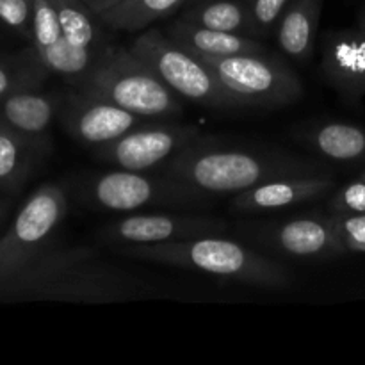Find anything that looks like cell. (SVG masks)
<instances>
[{
	"instance_id": "obj_1",
	"label": "cell",
	"mask_w": 365,
	"mask_h": 365,
	"mask_svg": "<svg viewBox=\"0 0 365 365\" xmlns=\"http://www.w3.org/2000/svg\"><path fill=\"white\" fill-rule=\"evenodd\" d=\"M134 277L100 262L88 246L43 252L24 269L0 284L4 299H41L64 303H118L138 298Z\"/></svg>"
},
{
	"instance_id": "obj_2",
	"label": "cell",
	"mask_w": 365,
	"mask_h": 365,
	"mask_svg": "<svg viewBox=\"0 0 365 365\" xmlns=\"http://www.w3.org/2000/svg\"><path fill=\"white\" fill-rule=\"evenodd\" d=\"M159 173L187 184L207 196L237 195L287 175L324 173L314 160L277 150L217 146L205 138L175 157Z\"/></svg>"
},
{
	"instance_id": "obj_3",
	"label": "cell",
	"mask_w": 365,
	"mask_h": 365,
	"mask_svg": "<svg viewBox=\"0 0 365 365\" xmlns=\"http://www.w3.org/2000/svg\"><path fill=\"white\" fill-rule=\"evenodd\" d=\"M116 252L132 259L200 271L252 287L285 289L294 284V274L287 267L223 235H203L163 245H125L118 246Z\"/></svg>"
},
{
	"instance_id": "obj_4",
	"label": "cell",
	"mask_w": 365,
	"mask_h": 365,
	"mask_svg": "<svg viewBox=\"0 0 365 365\" xmlns=\"http://www.w3.org/2000/svg\"><path fill=\"white\" fill-rule=\"evenodd\" d=\"M78 86L98 93L143 120L182 114L178 96L130 48L103 50Z\"/></svg>"
},
{
	"instance_id": "obj_5",
	"label": "cell",
	"mask_w": 365,
	"mask_h": 365,
	"mask_svg": "<svg viewBox=\"0 0 365 365\" xmlns=\"http://www.w3.org/2000/svg\"><path fill=\"white\" fill-rule=\"evenodd\" d=\"M130 50L180 98L217 110L246 109L221 86L202 57L185 50L164 32L157 29L141 32Z\"/></svg>"
},
{
	"instance_id": "obj_6",
	"label": "cell",
	"mask_w": 365,
	"mask_h": 365,
	"mask_svg": "<svg viewBox=\"0 0 365 365\" xmlns=\"http://www.w3.org/2000/svg\"><path fill=\"white\" fill-rule=\"evenodd\" d=\"M81 196L98 210L127 214L146 209H196L209 198L159 171L118 168L86 178Z\"/></svg>"
},
{
	"instance_id": "obj_7",
	"label": "cell",
	"mask_w": 365,
	"mask_h": 365,
	"mask_svg": "<svg viewBox=\"0 0 365 365\" xmlns=\"http://www.w3.org/2000/svg\"><path fill=\"white\" fill-rule=\"evenodd\" d=\"M202 59L221 86L246 109L289 106L303 95V84L294 70L269 52Z\"/></svg>"
},
{
	"instance_id": "obj_8",
	"label": "cell",
	"mask_w": 365,
	"mask_h": 365,
	"mask_svg": "<svg viewBox=\"0 0 365 365\" xmlns=\"http://www.w3.org/2000/svg\"><path fill=\"white\" fill-rule=\"evenodd\" d=\"M68 212V196L61 184H43L36 189L11 227L0 237V284L41 255L53 232Z\"/></svg>"
},
{
	"instance_id": "obj_9",
	"label": "cell",
	"mask_w": 365,
	"mask_h": 365,
	"mask_svg": "<svg viewBox=\"0 0 365 365\" xmlns=\"http://www.w3.org/2000/svg\"><path fill=\"white\" fill-rule=\"evenodd\" d=\"M202 139L205 135L195 125H141L95 148V155L118 170L160 171Z\"/></svg>"
},
{
	"instance_id": "obj_10",
	"label": "cell",
	"mask_w": 365,
	"mask_h": 365,
	"mask_svg": "<svg viewBox=\"0 0 365 365\" xmlns=\"http://www.w3.org/2000/svg\"><path fill=\"white\" fill-rule=\"evenodd\" d=\"M57 120L70 138L93 150L145 125L143 118L82 86L61 95Z\"/></svg>"
},
{
	"instance_id": "obj_11",
	"label": "cell",
	"mask_w": 365,
	"mask_h": 365,
	"mask_svg": "<svg viewBox=\"0 0 365 365\" xmlns=\"http://www.w3.org/2000/svg\"><path fill=\"white\" fill-rule=\"evenodd\" d=\"M228 225L223 220L198 214L138 212L116 220L102 228L98 239L106 245H163L203 235H223Z\"/></svg>"
},
{
	"instance_id": "obj_12",
	"label": "cell",
	"mask_w": 365,
	"mask_h": 365,
	"mask_svg": "<svg viewBox=\"0 0 365 365\" xmlns=\"http://www.w3.org/2000/svg\"><path fill=\"white\" fill-rule=\"evenodd\" d=\"M257 239L267 248L292 259L328 260L344 255L330 216H302L262 225L255 230Z\"/></svg>"
},
{
	"instance_id": "obj_13",
	"label": "cell",
	"mask_w": 365,
	"mask_h": 365,
	"mask_svg": "<svg viewBox=\"0 0 365 365\" xmlns=\"http://www.w3.org/2000/svg\"><path fill=\"white\" fill-rule=\"evenodd\" d=\"M32 46L50 75L81 84L91 71L96 56L71 45L63 34L59 14L52 0H34Z\"/></svg>"
},
{
	"instance_id": "obj_14",
	"label": "cell",
	"mask_w": 365,
	"mask_h": 365,
	"mask_svg": "<svg viewBox=\"0 0 365 365\" xmlns=\"http://www.w3.org/2000/svg\"><path fill=\"white\" fill-rule=\"evenodd\" d=\"M335 180L324 173L312 175H287V177L271 178L262 184L237 192L232 200L235 212L257 214L269 210L287 209L299 203L316 202L331 195Z\"/></svg>"
},
{
	"instance_id": "obj_15",
	"label": "cell",
	"mask_w": 365,
	"mask_h": 365,
	"mask_svg": "<svg viewBox=\"0 0 365 365\" xmlns=\"http://www.w3.org/2000/svg\"><path fill=\"white\" fill-rule=\"evenodd\" d=\"M321 70L328 84L348 102L365 96V31L346 29L324 36Z\"/></svg>"
},
{
	"instance_id": "obj_16",
	"label": "cell",
	"mask_w": 365,
	"mask_h": 365,
	"mask_svg": "<svg viewBox=\"0 0 365 365\" xmlns=\"http://www.w3.org/2000/svg\"><path fill=\"white\" fill-rule=\"evenodd\" d=\"M61 95L41 89H27L0 102V123L48 153L52 148L50 127L59 116Z\"/></svg>"
},
{
	"instance_id": "obj_17",
	"label": "cell",
	"mask_w": 365,
	"mask_h": 365,
	"mask_svg": "<svg viewBox=\"0 0 365 365\" xmlns=\"http://www.w3.org/2000/svg\"><path fill=\"white\" fill-rule=\"evenodd\" d=\"M299 143L334 163L365 160V128L346 121H321L298 130Z\"/></svg>"
},
{
	"instance_id": "obj_18",
	"label": "cell",
	"mask_w": 365,
	"mask_h": 365,
	"mask_svg": "<svg viewBox=\"0 0 365 365\" xmlns=\"http://www.w3.org/2000/svg\"><path fill=\"white\" fill-rule=\"evenodd\" d=\"M168 36L200 57H228L242 53H266L267 48L255 36L239 32L214 31L191 21L178 20L168 31Z\"/></svg>"
},
{
	"instance_id": "obj_19",
	"label": "cell",
	"mask_w": 365,
	"mask_h": 365,
	"mask_svg": "<svg viewBox=\"0 0 365 365\" xmlns=\"http://www.w3.org/2000/svg\"><path fill=\"white\" fill-rule=\"evenodd\" d=\"M323 0H289L277 24V41L282 52L291 59H310L316 48Z\"/></svg>"
},
{
	"instance_id": "obj_20",
	"label": "cell",
	"mask_w": 365,
	"mask_h": 365,
	"mask_svg": "<svg viewBox=\"0 0 365 365\" xmlns=\"http://www.w3.org/2000/svg\"><path fill=\"white\" fill-rule=\"evenodd\" d=\"M45 152L0 123V192L20 191Z\"/></svg>"
},
{
	"instance_id": "obj_21",
	"label": "cell",
	"mask_w": 365,
	"mask_h": 365,
	"mask_svg": "<svg viewBox=\"0 0 365 365\" xmlns=\"http://www.w3.org/2000/svg\"><path fill=\"white\" fill-rule=\"evenodd\" d=\"M180 20L214 29V31L257 36L250 4L239 2V0H209L189 9Z\"/></svg>"
},
{
	"instance_id": "obj_22",
	"label": "cell",
	"mask_w": 365,
	"mask_h": 365,
	"mask_svg": "<svg viewBox=\"0 0 365 365\" xmlns=\"http://www.w3.org/2000/svg\"><path fill=\"white\" fill-rule=\"evenodd\" d=\"M184 2L185 0H121L100 13L98 20L116 31H141L177 11Z\"/></svg>"
},
{
	"instance_id": "obj_23",
	"label": "cell",
	"mask_w": 365,
	"mask_h": 365,
	"mask_svg": "<svg viewBox=\"0 0 365 365\" xmlns=\"http://www.w3.org/2000/svg\"><path fill=\"white\" fill-rule=\"evenodd\" d=\"M50 71L43 66L34 46L18 53L0 56V102L27 89H41Z\"/></svg>"
},
{
	"instance_id": "obj_24",
	"label": "cell",
	"mask_w": 365,
	"mask_h": 365,
	"mask_svg": "<svg viewBox=\"0 0 365 365\" xmlns=\"http://www.w3.org/2000/svg\"><path fill=\"white\" fill-rule=\"evenodd\" d=\"M59 14L61 29L68 41L73 46L100 56L96 52L100 43V32L95 24V13L84 0H52Z\"/></svg>"
},
{
	"instance_id": "obj_25",
	"label": "cell",
	"mask_w": 365,
	"mask_h": 365,
	"mask_svg": "<svg viewBox=\"0 0 365 365\" xmlns=\"http://www.w3.org/2000/svg\"><path fill=\"white\" fill-rule=\"evenodd\" d=\"M330 220L346 253H365V214H330Z\"/></svg>"
},
{
	"instance_id": "obj_26",
	"label": "cell",
	"mask_w": 365,
	"mask_h": 365,
	"mask_svg": "<svg viewBox=\"0 0 365 365\" xmlns=\"http://www.w3.org/2000/svg\"><path fill=\"white\" fill-rule=\"evenodd\" d=\"M32 20H34V0H0V24L32 39Z\"/></svg>"
},
{
	"instance_id": "obj_27",
	"label": "cell",
	"mask_w": 365,
	"mask_h": 365,
	"mask_svg": "<svg viewBox=\"0 0 365 365\" xmlns=\"http://www.w3.org/2000/svg\"><path fill=\"white\" fill-rule=\"evenodd\" d=\"M328 209L331 214H365V180L348 182L331 195Z\"/></svg>"
},
{
	"instance_id": "obj_28",
	"label": "cell",
	"mask_w": 365,
	"mask_h": 365,
	"mask_svg": "<svg viewBox=\"0 0 365 365\" xmlns=\"http://www.w3.org/2000/svg\"><path fill=\"white\" fill-rule=\"evenodd\" d=\"M287 4L289 0H253L250 4L257 36L267 34V32L277 27L278 20H280Z\"/></svg>"
},
{
	"instance_id": "obj_29",
	"label": "cell",
	"mask_w": 365,
	"mask_h": 365,
	"mask_svg": "<svg viewBox=\"0 0 365 365\" xmlns=\"http://www.w3.org/2000/svg\"><path fill=\"white\" fill-rule=\"evenodd\" d=\"M86 4L89 6V9L93 11V13L98 16L100 13H103V11H107L109 7L116 6V4H120L121 0H84Z\"/></svg>"
},
{
	"instance_id": "obj_30",
	"label": "cell",
	"mask_w": 365,
	"mask_h": 365,
	"mask_svg": "<svg viewBox=\"0 0 365 365\" xmlns=\"http://www.w3.org/2000/svg\"><path fill=\"white\" fill-rule=\"evenodd\" d=\"M9 209H11V202L6 198H0V227H2V223L6 221L7 214H9Z\"/></svg>"
},
{
	"instance_id": "obj_31",
	"label": "cell",
	"mask_w": 365,
	"mask_h": 365,
	"mask_svg": "<svg viewBox=\"0 0 365 365\" xmlns=\"http://www.w3.org/2000/svg\"><path fill=\"white\" fill-rule=\"evenodd\" d=\"M360 29H364V31H365V7L362 11V18H360Z\"/></svg>"
},
{
	"instance_id": "obj_32",
	"label": "cell",
	"mask_w": 365,
	"mask_h": 365,
	"mask_svg": "<svg viewBox=\"0 0 365 365\" xmlns=\"http://www.w3.org/2000/svg\"><path fill=\"white\" fill-rule=\"evenodd\" d=\"M360 178H364V180H365V170L362 171V175H360Z\"/></svg>"
},
{
	"instance_id": "obj_33",
	"label": "cell",
	"mask_w": 365,
	"mask_h": 365,
	"mask_svg": "<svg viewBox=\"0 0 365 365\" xmlns=\"http://www.w3.org/2000/svg\"><path fill=\"white\" fill-rule=\"evenodd\" d=\"M242 2H246V4H252L253 0H242Z\"/></svg>"
},
{
	"instance_id": "obj_34",
	"label": "cell",
	"mask_w": 365,
	"mask_h": 365,
	"mask_svg": "<svg viewBox=\"0 0 365 365\" xmlns=\"http://www.w3.org/2000/svg\"><path fill=\"white\" fill-rule=\"evenodd\" d=\"M0 253H2V242H0Z\"/></svg>"
}]
</instances>
